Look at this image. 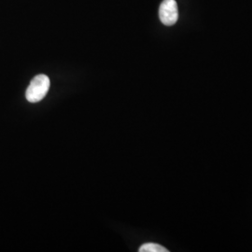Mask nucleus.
<instances>
[{
  "instance_id": "obj_1",
  "label": "nucleus",
  "mask_w": 252,
  "mask_h": 252,
  "mask_svg": "<svg viewBox=\"0 0 252 252\" xmlns=\"http://www.w3.org/2000/svg\"><path fill=\"white\" fill-rule=\"evenodd\" d=\"M51 81L48 76L39 74L32 79L26 92V97L30 103H37L43 99L48 94Z\"/></svg>"
},
{
  "instance_id": "obj_2",
  "label": "nucleus",
  "mask_w": 252,
  "mask_h": 252,
  "mask_svg": "<svg viewBox=\"0 0 252 252\" xmlns=\"http://www.w3.org/2000/svg\"><path fill=\"white\" fill-rule=\"evenodd\" d=\"M159 18L164 26L170 27L179 19V9L176 0H163L159 8Z\"/></svg>"
},
{
  "instance_id": "obj_3",
  "label": "nucleus",
  "mask_w": 252,
  "mask_h": 252,
  "mask_svg": "<svg viewBox=\"0 0 252 252\" xmlns=\"http://www.w3.org/2000/svg\"><path fill=\"white\" fill-rule=\"evenodd\" d=\"M139 252H168V250L156 243H146L140 247Z\"/></svg>"
}]
</instances>
